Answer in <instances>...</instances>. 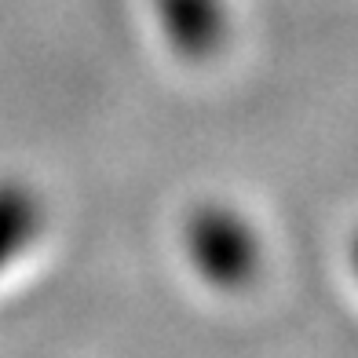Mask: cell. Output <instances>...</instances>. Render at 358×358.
I'll return each instance as SVG.
<instances>
[{
	"label": "cell",
	"instance_id": "7a4b0ae2",
	"mask_svg": "<svg viewBox=\"0 0 358 358\" xmlns=\"http://www.w3.org/2000/svg\"><path fill=\"white\" fill-rule=\"evenodd\" d=\"M154 4L176 52L190 59H205L223 44L227 37L223 0H154Z\"/></svg>",
	"mask_w": 358,
	"mask_h": 358
},
{
	"label": "cell",
	"instance_id": "277c9868",
	"mask_svg": "<svg viewBox=\"0 0 358 358\" xmlns=\"http://www.w3.org/2000/svg\"><path fill=\"white\" fill-rule=\"evenodd\" d=\"M351 264H355V274H358V234H355V241H351Z\"/></svg>",
	"mask_w": 358,
	"mask_h": 358
},
{
	"label": "cell",
	"instance_id": "3957f363",
	"mask_svg": "<svg viewBox=\"0 0 358 358\" xmlns=\"http://www.w3.org/2000/svg\"><path fill=\"white\" fill-rule=\"evenodd\" d=\"M37 231H41V205L34 190L19 179H4L0 183V271L15 256L26 252Z\"/></svg>",
	"mask_w": 358,
	"mask_h": 358
},
{
	"label": "cell",
	"instance_id": "6da1fadb",
	"mask_svg": "<svg viewBox=\"0 0 358 358\" xmlns=\"http://www.w3.org/2000/svg\"><path fill=\"white\" fill-rule=\"evenodd\" d=\"M187 252L208 285L241 289L259 267V238L234 208L201 205L187 220Z\"/></svg>",
	"mask_w": 358,
	"mask_h": 358
}]
</instances>
